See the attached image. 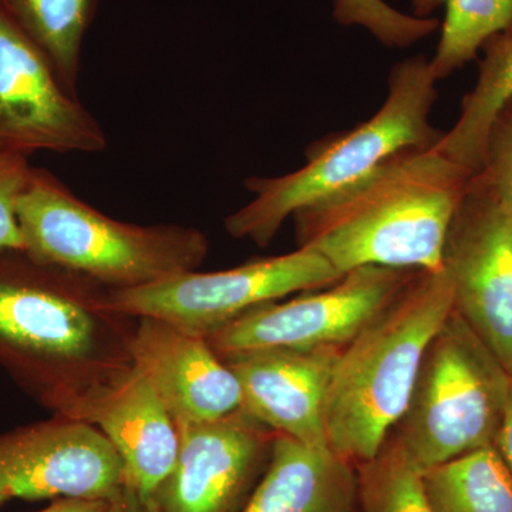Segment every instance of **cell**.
I'll return each mask as SVG.
<instances>
[{"label":"cell","mask_w":512,"mask_h":512,"mask_svg":"<svg viewBox=\"0 0 512 512\" xmlns=\"http://www.w3.org/2000/svg\"><path fill=\"white\" fill-rule=\"evenodd\" d=\"M473 175L437 144L404 148L355 184L295 212L296 244L340 275L363 266L439 271Z\"/></svg>","instance_id":"6da1fadb"},{"label":"cell","mask_w":512,"mask_h":512,"mask_svg":"<svg viewBox=\"0 0 512 512\" xmlns=\"http://www.w3.org/2000/svg\"><path fill=\"white\" fill-rule=\"evenodd\" d=\"M109 291L25 249H0V367L47 409L130 365Z\"/></svg>","instance_id":"7a4b0ae2"},{"label":"cell","mask_w":512,"mask_h":512,"mask_svg":"<svg viewBox=\"0 0 512 512\" xmlns=\"http://www.w3.org/2000/svg\"><path fill=\"white\" fill-rule=\"evenodd\" d=\"M453 311L446 269L414 271L343 346L326 400L330 450L356 466L376 456L406 412L431 339Z\"/></svg>","instance_id":"3957f363"},{"label":"cell","mask_w":512,"mask_h":512,"mask_svg":"<svg viewBox=\"0 0 512 512\" xmlns=\"http://www.w3.org/2000/svg\"><path fill=\"white\" fill-rule=\"evenodd\" d=\"M436 100L437 79L426 56L394 64L386 99L370 119L316 141L306 164L292 173L245 180L254 198L225 218V231L266 247L295 212L355 184L404 148L439 143L443 133L430 123Z\"/></svg>","instance_id":"277c9868"},{"label":"cell","mask_w":512,"mask_h":512,"mask_svg":"<svg viewBox=\"0 0 512 512\" xmlns=\"http://www.w3.org/2000/svg\"><path fill=\"white\" fill-rule=\"evenodd\" d=\"M16 212L29 255L107 289L141 288L197 271L208 255L200 229L114 220L45 168H32Z\"/></svg>","instance_id":"5b68a950"},{"label":"cell","mask_w":512,"mask_h":512,"mask_svg":"<svg viewBox=\"0 0 512 512\" xmlns=\"http://www.w3.org/2000/svg\"><path fill=\"white\" fill-rule=\"evenodd\" d=\"M511 387L498 357L453 311L431 339L393 431L421 470L497 446Z\"/></svg>","instance_id":"8992f818"},{"label":"cell","mask_w":512,"mask_h":512,"mask_svg":"<svg viewBox=\"0 0 512 512\" xmlns=\"http://www.w3.org/2000/svg\"><path fill=\"white\" fill-rule=\"evenodd\" d=\"M340 275L323 256L298 248L215 272H185L157 284L110 289V311L127 318H156L207 338L264 303L326 288Z\"/></svg>","instance_id":"52a82bcc"},{"label":"cell","mask_w":512,"mask_h":512,"mask_svg":"<svg viewBox=\"0 0 512 512\" xmlns=\"http://www.w3.org/2000/svg\"><path fill=\"white\" fill-rule=\"evenodd\" d=\"M413 272L383 266L353 269L326 291L256 306L205 339L221 359L259 349H342Z\"/></svg>","instance_id":"ba28073f"},{"label":"cell","mask_w":512,"mask_h":512,"mask_svg":"<svg viewBox=\"0 0 512 512\" xmlns=\"http://www.w3.org/2000/svg\"><path fill=\"white\" fill-rule=\"evenodd\" d=\"M443 268L454 311L512 377V211L480 173L448 229Z\"/></svg>","instance_id":"9c48e42d"},{"label":"cell","mask_w":512,"mask_h":512,"mask_svg":"<svg viewBox=\"0 0 512 512\" xmlns=\"http://www.w3.org/2000/svg\"><path fill=\"white\" fill-rule=\"evenodd\" d=\"M106 147L99 121L0 6V150L30 158L42 151L92 154Z\"/></svg>","instance_id":"30bf717a"},{"label":"cell","mask_w":512,"mask_h":512,"mask_svg":"<svg viewBox=\"0 0 512 512\" xmlns=\"http://www.w3.org/2000/svg\"><path fill=\"white\" fill-rule=\"evenodd\" d=\"M126 488L123 461L92 424L55 414L0 434V508L15 500L114 501Z\"/></svg>","instance_id":"8fae6325"},{"label":"cell","mask_w":512,"mask_h":512,"mask_svg":"<svg viewBox=\"0 0 512 512\" xmlns=\"http://www.w3.org/2000/svg\"><path fill=\"white\" fill-rule=\"evenodd\" d=\"M53 412L92 424L110 441L130 490L150 507L178 451L174 417L153 384L133 365L64 394Z\"/></svg>","instance_id":"7c38bea8"},{"label":"cell","mask_w":512,"mask_h":512,"mask_svg":"<svg viewBox=\"0 0 512 512\" xmlns=\"http://www.w3.org/2000/svg\"><path fill=\"white\" fill-rule=\"evenodd\" d=\"M177 424L178 451L170 476L157 491L154 512H234L274 431L244 410L212 421Z\"/></svg>","instance_id":"4fadbf2b"},{"label":"cell","mask_w":512,"mask_h":512,"mask_svg":"<svg viewBox=\"0 0 512 512\" xmlns=\"http://www.w3.org/2000/svg\"><path fill=\"white\" fill-rule=\"evenodd\" d=\"M339 348L259 349L225 357L248 416L275 434L329 447L326 400Z\"/></svg>","instance_id":"5bb4252c"},{"label":"cell","mask_w":512,"mask_h":512,"mask_svg":"<svg viewBox=\"0 0 512 512\" xmlns=\"http://www.w3.org/2000/svg\"><path fill=\"white\" fill-rule=\"evenodd\" d=\"M134 319L128 359L153 384L175 423L218 420L241 409L237 376L207 339L165 320Z\"/></svg>","instance_id":"9a60e30c"},{"label":"cell","mask_w":512,"mask_h":512,"mask_svg":"<svg viewBox=\"0 0 512 512\" xmlns=\"http://www.w3.org/2000/svg\"><path fill=\"white\" fill-rule=\"evenodd\" d=\"M353 467L329 447L275 434L268 468L241 512H355Z\"/></svg>","instance_id":"2e32d148"},{"label":"cell","mask_w":512,"mask_h":512,"mask_svg":"<svg viewBox=\"0 0 512 512\" xmlns=\"http://www.w3.org/2000/svg\"><path fill=\"white\" fill-rule=\"evenodd\" d=\"M476 84L461 101L460 116L437 147L476 174L483 167L484 144L495 113L512 97V19L485 40Z\"/></svg>","instance_id":"e0dca14e"},{"label":"cell","mask_w":512,"mask_h":512,"mask_svg":"<svg viewBox=\"0 0 512 512\" xmlns=\"http://www.w3.org/2000/svg\"><path fill=\"white\" fill-rule=\"evenodd\" d=\"M434 512H512V471L497 446L423 470Z\"/></svg>","instance_id":"ac0fdd59"},{"label":"cell","mask_w":512,"mask_h":512,"mask_svg":"<svg viewBox=\"0 0 512 512\" xmlns=\"http://www.w3.org/2000/svg\"><path fill=\"white\" fill-rule=\"evenodd\" d=\"M97 0H0V6L39 46L63 86L77 96L84 36Z\"/></svg>","instance_id":"d6986e66"},{"label":"cell","mask_w":512,"mask_h":512,"mask_svg":"<svg viewBox=\"0 0 512 512\" xmlns=\"http://www.w3.org/2000/svg\"><path fill=\"white\" fill-rule=\"evenodd\" d=\"M413 15L431 18L441 6L446 18L436 55L430 60L437 82L476 59L488 37L512 19V0H410Z\"/></svg>","instance_id":"ffe728a7"},{"label":"cell","mask_w":512,"mask_h":512,"mask_svg":"<svg viewBox=\"0 0 512 512\" xmlns=\"http://www.w3.org/2000/svg\"><path fill=\"white\" fill-rule=\"evenodd\" d=\"M357 467V491L365 512H434L423 470L394 431L375 457Z\"/></svg>","instance_id":"44dd1931"},{"label":"cell","mask_w":512,"mask_h":512,"mask_svg":"<svg viewBox=\"0 0 512 512\" xmlns=\"http://www.w3.org/2000/svg\"><path fill=\"white\" fill-rule=\"evenodd\" d=\"M333 18L343 26L366 29L383 46L409 47L439 29L436 18H417L384 0H333Z\"/></svg>","instance_id":"7402d4cb"},{"label":"cell","mask_w":512,"mask_h":512,"mask_svg":"<svg viewBox=\"0 0 512 512\" xmlns=\"http://www.w3.org/2000/svg\"><path fill=\"white\" fill-rule=\"evenodd\" d=\"M478 173L512 211V97L491 120Z\"/></svg>","instance_id":"603a6c76"},{"label":"cell","mask_w":512,"mask_h":512,"mask_svg":"<svg viewBox=\"0 0 512 512\" xmlns=\"http://www.w3.org/2000/svg\"><path fill=\"white\" fill-rule=\"evenodd\" d=\"M32 168L28 157L0 150V249L25 248L16 210Z\"/></svg>","instance_id":"cb8c5ba5"},{"label":"cell","mask_w":512,"mask_h":512,"mask_svg":"<svg viewBox=\"0 0 512 512\" xmlns=\"http://www.w3.org/2000/svg\"><path fill=\"white\" fill-rule=\"evenodd\" d=\"M111 501L84 500V498H59L39 512H107Z\"/></svg>","instance_id":"d4e9b609"},{"label":"cell","mask_w":512,"mask_h":512,"mask_svg":"<svg viewBox=\"0 0 512 512\" xmlns=\"http://www.w3.org/2000/svg\"><path fill=\"white\" fill-rule=\"evenodd\" d=\"M497 447L512 471V387L507 410H505L503 426H501L500 436H498Z\"/></svg>","instance_id":"484cf974"},{"label":"cell","mask_w":512,"mask_h":512,"mask_svg":"<svg viewBox=\"0 0 512 512\" xmlns=\"http://www.w3.org/2000/svg\"><path fill=\"white\" fill-rule=\"evenodd\" d=\"M107 512H154L133 490L126 488L120 497L111 501Z\"/></svg>","instance_id":"4316f807"}]
</instances>
